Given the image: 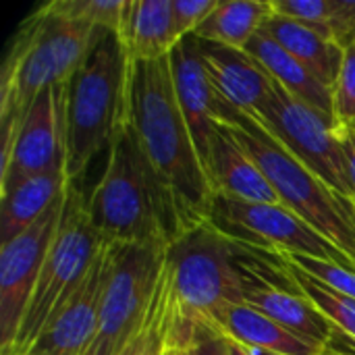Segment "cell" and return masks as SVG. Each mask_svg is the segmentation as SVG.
<instances>
[{
  "instance_id": "obj_1",
  "label": "cell",
  "mask_w": 355,
  "mask_h": 355,
  "mask_svg": "<svg viewBox=\"0 0 355 355\" xmlns=\"http://www.w3.org/2000/svg\"><path fill=\"white\" fill-rule=\"evenodd\" d=\"M281 268L279 254L235 241L210 223L185 231L166 248L164 262L173 306L168 352H179L202 331H218L223 312L245 304L248 287Z\"/></svg>"
},
{
  "instance_id": "obj_2",
  "label": "cell",
  "mask_w": 355,
  "mask_h": 355,
  "mask_svg": "<svg viewBox=\"0 0 355 355\" xmlns=\"http://www.w3.org/2000/svg\"><path fill=\"white\" fill-rule=\"evenodd\" d=\"M127 123L171 191L185 231L206 225L216 193L179 106L168 56L160 60H129Z\"/></svg>"
},
{
  "instance_id": "obj_3",
  "label": "cell",
  "mask_w": 355,
  "mask_h": 355,
  "mask_svg": "<svg viewBox=\"0 0 355 355\" xmlns=\"http://www.w3.org/2000/svg\"><path fill=\"white\" fill-rule=\"evenodd\" d=\"M89 218L106 245L168 248L183 233L177 204L125 123L108 148L102 179L92 191Z\"/></svg>"
},
{
  "instance_id": "obj_4",
  "label": "cell",
  "mask_w": 355,
  "mask_h": 355,
  "mask_svg": "<svg viewBox=\"0 0 355 355\" xmlns=\"http://www.w3.org/2000/svg\"><path fill=\"white\" fill-rule=\"evenodd\" d=\"M100 31L37 6L8 44L0 73V127H17L44 89L64 85Z\"/></svg>"
},
{
  "instance_id": "obj_5",
  "label": "cell",
  "mask_w": 355,
  "mask_h": 355,
  "mask_svg": "<svg viewBox=\"0 0 355 355\" xmlns=\"http://www.w3.org/2000/svg\"><path fill=\"white\" fill-rule=\"evenodd\" d=\"M129 56L116 31L102 29L67 81V177L77 181L127 123Z\"/></svg>"
},
{
  "instance_id": "obj_6",
  "label": "cell",
  "mask_w": 355,
  "mask_h": 355,
  "mask_svg": "<svg viewBox=\"0 0 355 355\" xmlns=\"http://www.w3.org/2000/svg\"><path fill=\"white\" fill-rule=\"evenodd\" d=\"M256 160L279 202L335 243L355 264L354 206L297 160L256 116L223 100L220 121Z\"/></svg>"
},
{
  "instance_id": "obj_7",
  "label": "cell",
  "mask_w": 355,
  "mask_h": 355,
  "mask_svg": "<svg viewBox=\"0 0 355 355\" xmlns=\"http://www.w3.org/2000/svg\"><path fill=\"white\" fill-rule=\"evenodd\" d=\"M89 196H85L75 181L67 187V200L60 216V225L48 250L33 295L29 300L19 335L4 355L29 352L54 312L71 297V293L87 277L92 264L106 248L100 233L89 218Z\"/></svg>"
},
{
  "instance_id": "obj_8",
  "label": "cell",
  "mask_w": 355,
  "mask_h": 355,
  "mask_svg": "<svg viewBox=\"0 0 355 355\" xmlns=\"http://www.w3.org/2000/svg\"><path fill=\"white\" fill-rule=\"evenodd\" d=\"M114 260L106 285L100 331L89 355H119L144 327L158 291L166 250L156 245H112Z\"/></svg>"
},
{
  "instance_id": "obj_9",
  "label": "cell",
  "mask_w": 355,
  "mask_h": 355,
  "mask_svg": "<svg viewBox=\"0 0 355 355\" xmlns=\"http://www.w3.org/2000/svg\"><path fill=\"white\" fill-rule=\"evenodd\" d=\"M208 223L227 237L270 254H300L355 268L335 243L283 204H245L216 196Z\"/></svg>"
},
{
  "instance_id": "obj_10",
  "label": "cell",
  "mask_w": 355,
  "mask_h": 355,
  "mask_svg": "<svg viewBox=\"0 0 355 355\" xmlns=\"http://www.w3.org/2000/svg\"><path fill=\"white\" fill-rule=\"evenodd\" d=\"M256 119L333 191L349 200L343 135L331 116L289 96L277 83Z\"/></svg>"
},
{
  "instance_id": "obj_11",
  "label": "cell",
  "mask_w": 355,
  "mask_h": 355,
  "mask_svg": "<svg viewBox=\"0 0 355 355\" xmlns=\"http://www.w3.org/2000/svg\"><path fill=\"white\" fill-rule=\"evenodd\" d=\"M64 87L67 83L44 89L17 127H0V193L29 177L67 173Z\"/></svg>"
},
{
  "instance_id": "obj_12",
  "label": "cell",
  "mask_w": 355,
  "mask_h": 355,
  "mask_svg": "<svg viewBox=\"0 0 355 355\" xmlns=\"http://www.w3.org/2000/svg\"><path fill=\"white\" fill-rule=\"evenodd\" d=\"M67 191L25 233L0 245V355L8 354L60 225Z\"/></svg>"
},
{
  "instance_id": "obj_13",
  "label": "cell",
  "mask_w": 355,
  "mask_h": 355,
  "mask_svg": "<svg viewBox=\"0 0 355 355\" xmlns=\"http://www.w3.org/2000/svg\"><path fill=\"white\" fill-rule=\"evenodd\" d=\"M112 260L114 250L106 245L81 285L54 312L31 349L42 355H89L100 331L102 302L112 272Z\"/></svg>"
},
{
  "instance_id": "obj_14",
  "label": "cell",
  "mask_w": 355,
  "mask_h": 355,
  "mask_svg": "<svg viewBox=\"0 0 355 355\" xmlns=\"http://www.w3.org/2000/svg\"><path fill=\"white\" fill-rule=\"evenodd\" d=\"M168 64H171V75H173V85L179 106L191 129L193 141L198 146L200 158L206 168L210 144L214 139L216 125L220 121L223 98L214 89L208 77V71L198 50V37L196 35L183 37L168 54Z\"/></svg>"
},
{
  "instance_id": "obj_15",
  "label": "cell",
  "mask_w": 355,
  "mask_h": 355,
  "mask_svg": "<svg viewBox=\"0 0 355 355\" xmlns=\"http://www.w3.org/2000/svg\"><path fill=\"white\" fill-rule=\"evenodd\" d=\"M198 37V35H196ZM198 50L214 89L233 108L258 116L270 100L277 81L245 50L198 37Z\"/></svg>"
},
{
  "instance_id": "obj_16",
  "label": "cell",
  "mask_w": 355,
  "mask_h": 355,
  "mask_svg": "<svg viewBox=\"0 0 355 355\" xmlns=\"http://www.w3.org/2000/svg\"><path fill=\"white\" fill-rule=\"evenodd\" d=\"M206 173L216 196L245 204H281L272 185L225 123L216 125Z\"/></svg>"
},
{
  "instance_id": "obj_17",
  "label": "cell",
  "mask_w": 355,
  "mask_h": 355,
  "mask_svg": "<svg viewBox=\"0 0 355 355\" xmlns=\"http://www.w3.org/2000/svg\"><path fill=\"white\" fill-rule=\"evenodd\" d=\"M116 33L131 62L166 58L181 42L173 0H127Z\"/></svg>"
},
{
  "instance_id": "obj_18",
  "label": "cell",
  "mask_w": 355,
  "mask_h": 355,
  "mask_svg": "<svg viewBox=\"0 0 355 355\" xmlns=\"http://www.w3.org/2000/svg\"><path fill=\"white\" fill-rule=\"evenodd\" d=\"M260 33L268 35L272 42L285 48L320 83H324L333 92L345 58V50L335 40L304 23H297L281 15H272L262 25Z\"/></svg>"
},
{
  "instance_id": "obj_19",
  "label": "cell",
  "mask_w": 355,
  "mask_h": 355,
  "mask_svg": "<svg viewBox=\"0 0 355 355\" xmlns=\"http://www.w3.org/2000/svg\"><path fill=\"white\" fill-rule=\"evenodd\" d=\"M69 183L67 173H48L29 177L0 193V245L35 225L67 191Z\"/></svg>"
},
{
  "instance_id": "obj_20",
  "label": "cell",
  "mask_w": 355,
  "mask_h": 355,
  "mask_svg": "<svg viewBox=\"0 0 355 355\" xmlns=\"http://www.w3.org/2000/svg\"><path fill=\"white\" fill-rule=\"evenodd\" d=\"M245 52L252 54L289 96L297 98L300 102H304L333 119V92L324 83H320L285 48H281L277 42H272L268 35L258 33L245 46Z\"/></svg>"
},
{
  "instance_id": "obj_21",
  "label": "cell",
  "mask_w": 355,
  "mask_h": 355,
  "mask_svg": "<svg viewBox=\"0 0 355 355\" xmlns=\"http://www.w3.org/2000/svg\"><path fill=\"white\" fill-rule=\"evenodd\" d=\"M218 331L231 341L248 347L281 355H320L322 352L302 341L279 322L248 304L231 306L218 318Z\"/></svg>"
},
{
  "instance_id": "obj_22",
  "label": "cell",
  "mask_w": 355,
  "mask_h": 355,
  "mask_svg": "<svg viewBox=\"0 0 355 355\" xmlns=\"http://www.w3.org/2000/svg\"><path fill=\"white\" fill-rule=\"evenodd\" d=\"M272 15L270 0H218L193 35L245 50Z\"/></svg>"
},
{
  "instance_id": "obj_23",
  "label": "cell",
  "mask_w": 355,
  "mask_h": 355,
  "mask_svg": "<svg viewBox=\"0 0 355 355\" xmlns=\"http://www.w3.org/2000/svg\"><path fill=\"white\" fill-rule=\"evenodd\" d=\"M171 322H173L171 291H168L166 270H162V279H160L158 291L154 295V302H152V308L148 312L144 327L119 355H166Z\"/></svg>"
},
{
  "instance_id": "obj_24",
  "label": "cell",
  "mask_w": 355,
  "mask_h": 355,
  "mask_svg": "<svg viewBox=\"0 0 355 355\" xmlns=\"http://www.w3.org/2000/svg\"><path fill=\"white\" fill-rule=\"evenodd\" d=\"M285 260V258H283ZM287 262V260H285ZM289 272L297 285V289L335 324L339 327L345 335L355 339V300L349 295H343L335 289H331L329 285H324L322 281L310 277L308 272H304L302 268L289 264Z\"/></svg>"
},
{
  "instance_id": "obj_25",
  "label": "cell",
  "mask_w": 355,
  "mask_h": 355,
  "mask_svg": "<svg viewBox=\"0 0 355 355\" xmlns=\"http://www.w3.org/2000/svg\"><path fill=\"white\" fill-rule=\"evenodd\" d=\"M127 0H50L42 6L67 21L119 31Z\"/></svg>"
},
{
  "instance_id": "obj_26",
  "label": "cell",
  "mask_w": 355,
  "mask_h": 355,
  "mask_svg": "<svg viewBox=\"0 0 355 355\" xmlns=\"http://www.w3.org/2000/svg\"><path fill=\"white\" fill-rule=\"evenodd\" d=\"M333 119L341 133H355V44L345 48L343 67L333 87Z\"/></svg>"
},
{
  "instance_id": "obj_27",
  "label": "cell",
  "mask_w": 355,
  "mask_h": 355,
  "mask_svg": "<svg viewBox=\"0 0 355 355\" xmlns=\"http://www.w3.org/2000/svg\"><path fill=\"white\" fill-rule=\"evenodd\" d=\"M289 264L302 268L310 277L322 281L331 289L349 295L355 300V268L343 266L339 262L331 260H320V258H310V256H300V254H287L283 256Z\"/></svg>"
},
{
  "instance_id": "obj_28",
  "label": "cell",
  "mask_w": 355,
  "mask_h": 355,
  "mask_svg": "<svg viewBox=\"0 0 355 355\" xmlns=\"http://www.w3.org/2000/svg\"><path fill=\"white\" fill-rule=\"evenodd\" d=\"M270 4L275 15L304 23L331 37V0H270Z\"/></svg>"
},
{
  "instance_id": "obj_29",
  "label": "cell",
  "mask_w": 355,
  "mask_h": 355,
  "mask_svg": "<svg viewBox=\"0 0 355 355\" xmlns=\"http://www.w3.org/2000/svg\"><path fill=\"white\" fill-rule=\"evenodd\" d=\"M216 4L218 0H173V17L179 37L193 35Z\"/></svg>"
},
{
  "instance_id": "obj_30",
  "label": "cell",
  "mask_w": 355,
  "mask_h": 355,
  "mask_svg": "<svg viewBox=\"0 0 355 355\" xmlns=\"http://www.w3.org/2000/svg\"><path fill=\"white\" fill-rule=\"evenodd\" d=\"M331 37L345 50L355 44V0H331Z\"/></svg>"
},
{
  "instance_id": "obj_31",
  "label": "cell",
  "mask_w": 355,
  "mask_h": 355,
  "mask_svg": "<svg viewBox=\"0 0 355 355\" xmlns=\"http://www.w3.org/2000/svg\"><path fill=\"white\" fill-rule=\"evenodd\" d=\"M179 355H231V341L218 331H202L187 345H183Z\"/></svg>"
},
{
  "instance_id": "obj_32",
  "label": "cell",
  "mask_w": 355,
  "mask_h": 355,
  "mask_svg": "<svg viewBox=\"0 0 355 355\" xmlns=\"http://www.w3.org/2000/svg\"><path fill=\"white\" fill-rule=\"evenodd\" d=\"M347 162V183H349V202L355 208V133H341Z\"/></svg>"
},
{
  "instance_id": "obj_33",
  "label": "cell",
  "mask_w": 355,
  "mask_h": 355,
  "mask_svg": "<svg viewBox=\"0 0 355 355\" xmlns=\"http://www.w3.org/2000/svg\"><path fill=\"white\" fill-rule=\"evenodd\" d=\"M229 341H231V339H229ZM231 355H254V354H252V349H248V347H243V345H239V343L231 341Z\"/></svg>"
},
{
  "instance_id": "obj_34",
  "label": "cell",
  "mask_w": 355,
  "mask_h": 355,
  "mask_svg": "<svg viewBox=\"0 0 355 355\" xmlns=\"http://www.w3.org/2000/svg\"><path fill=\"white\" fill-rule=\"evenodd\" d=\"M254 355H281V354H270V352H260V349H252Z\"/></svg>"
},
{
  "instance_id": "obj_35",
  "label": "cell",
  "mask_w": 355,
  "mask_h": 355,
  "mask_svg": "<svg viewBox=\"0 0 355 355\" xmlns=\"http://www.w3.org/2000/svg\"><path fill=\"white\" fill-rule=\"evenodd\" d=\"M19 355H42V354H37L35 349H29V352H25V354H19Z\"/></svg>"
},
{
  "instance_id": "obj_36",
  "label": "cell",
  "mask_w": 355,
  "mask_h": 355,
  "mask_svg": "<svg viewBox=\"0 0 355 355\" xmlns=\"http://www.w3.org/2000/svg\"><path fill=\"white\" fill-rule=\"evenodd\" d=\"M320 355H337V354H333V352H322Z\"/></svg>"
},
{
  "instance_id": "obj_37",
  "label": "cell",
  "mask_w": 355,
  "mask_h": 355,
  "mask_svg": "<svg viewBox=\"0 0 355 355\" xmlns=\"http://www.w3.org/2000/svg\"><path fill=\"white\" fill-rule=\"evenodd\" d=\"M354 223H355V208H354Z\"/></svg>"
}]
</instances>
